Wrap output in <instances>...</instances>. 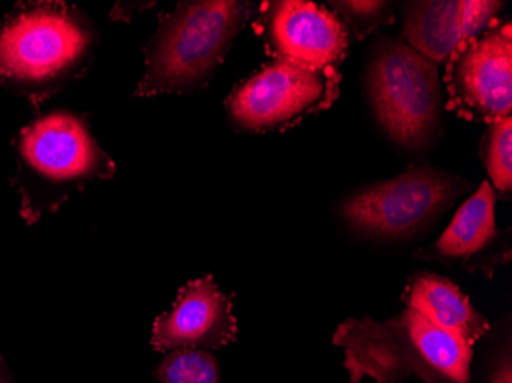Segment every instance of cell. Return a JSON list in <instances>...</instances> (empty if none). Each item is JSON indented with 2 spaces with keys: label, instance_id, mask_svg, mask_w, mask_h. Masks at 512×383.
Wrapping results in <instances>:
<instances>
[{
  "label": "cell",
  "instance_id": "1",
  "mask_svg": "<svg viewBox=\"0 0 512 383\" xmlns=\"http://www.w3.org/2000/svg\"><path fill=\"white\" fill-rule=\"evenodd\" d=\"M97 45L96 25L80 8L17 2L0 17V88L40 108L86 76Z\"/></svg>",
  "mask_w": 512,
  "mask_h": 383
},
{
  "label": "cell",
  "instance_id": "6",
  "mask_svg": "<svg viewBox=\"0 0 512 383\" xmlns=\"http://www.w3.org/2000/svg\"><path fill=\"white\" fill-rule=\"evenodd\" d=\"M467 181L433 166H410L342 204L347 223L373 238H411L465 192Z\"/></svg>",
  "mask_w": 512,
  "mask_h": 383
},
{
  "label": "cell",
  "instance_id": "16",
  "mask_svg": "<svg viewBox=\"0 0 512 383\" xmlns=\"http://www.w3.org/2000/svg\"><path fill=\"white\" fill-rule=\"evenodd\" d=\"M332 5L352 25L359 39H364L376 27L387 22L385 2H333Z\"/></svg>",
  "mask_w": 512,
  "mask_h": 383
},
{
  "label": "cell",
  "instance_id": "4",
  "mask_svg": "<svg viewBox=\"0 0 512 383\" xmlns=\"http://www.w3.org/2000/svg\"><path fill=\"white\" fill-rule=\"evenodd\" d=\"M249 2H181L161 17L145 46V76L137 97L198 91L211 80L237 34L252 16Z\"/></svg>",
  "mask_w": 512,
  "mask_h": 383
},
{
  "label": "cell",
  "instance_id": "15",
  "mask_svg": "<svg viewBox=\"0 0 512 383\" xmlns=\"http://www.w3.org/2000/svg\"><path fill=\"white\" fill-rule=\"evenodd\" d=\"M485 161L494 189L509 194L512 189V117L491 123L486 138Z\"/></svg>",
  "mask_w": 512,
  "mask_h": 383
},
{
  "label": "cell",
  "instance_id": "8",
  "mask_svg": "<svg viewBox=\"0 0 512 383\" xmlns=\"http://www.w3.org/2000/svg\"><path fill=\"white\" fill-rule=\"evenodd\" d=\"M450 111L471 122L512 114L511 22L488 28L450 57L445 71Z\"/></svg>",
  "mask_w": 512,
  "mask_h": 383
},
{
  "label": "cell",
  "instance_id": "13",
  "mask_svg": "<svg viewBox=\"0 0 512 383\" xmlns=\"http://www.w3.org/2000/svg\"><path fill=\"white\" fill-rule=\"evenodd\" d=\"M496 236V190L490 181H483L476 194L457 210L450 226L425 252L427 258L465 261L485 249Z\"/></svg>",
  "mask_w": 512,
  "mask_h": 383
},
{
  "label": "cell",
  "instance_id": "10",
  "mask_svg": "<svg viewBox=\"0 0 512 383\" xmlns=\"http://www.w3.org/2000/svg\"><path fill=\"white\" fill-rule=\"evenodd\" d=\"M237 334L232 299L207 275L183 285L171 310L155 319L151 347L161 353L181 348H224L237 339Z\"/></svg>",
  "mask_w": 512,
  "mask_h": 383
},
{
  "label": "cell",
  "instance_id": "19",
  "mask_svg": "<svg viewBox=\"0 0 512 383\" xmlns=\"http://www.w3.org/2000/svg\"><path fill=\"white\" fill-rule=\"evenodd\" d=\"M0 383H14L10 370H8L7 364H5L2 356H0Z\"/></svg>",
  "mask_w": 512,
  "mask_h": 383
},
{
  "label": "cell",
  "instance_id": "9",
  "mask_svg": "<svg viewBox=\"0 0 512 383\" xmlns=\"http://www.w3.org/2000/svg\"><path fill=\"white\" fill-rule=\"evenodd\" d=\"M261 28L276 59L325 69L336 68L347 54L344 23L327 8L307 0L266 2Z\"/></svg>",
  "mask_w": 512,
  "mask_h": 383
},
{
  "label": "cell",
  "instance_id": "14",
  "mask_svg": "<svg viewBox=\"0 0 512 383\" xmlns=\"http://www.w3.org/2000/svg\"><path fill=\"white\" fill-rule=\"evenodd\" d=\"M152 377L158 383H220V367L207 350L181 348L169 351Z\"/></svg>",
  "mask_w": 512,
  "mask_h": 383
},
{
  "label": "cell",
  "instance_id": "17",
  "mask_svg": "<svg viewBox=\"0 0 512 383\" xmlns=\"http://www.w3.org/2000/svg\"><path fill=\"white\" fill-rule=\"evenodd\" d=\"M502 2H486V0H463L462 33L463 45L476 39L493 27L497 13L502 10Z\"/></svg>",
  "mask_w": 512,
  "mask_h": 383
},
{
  "label": "cell",
  "instance_id": "7",
  "mask_svg": "<svg viewBox=\"0 0 512 383\" xmlns=\"http://www.w3.org/2000/svg\"><path fill=\"white\" fill-rule=\"evenodd\" d=\"M339 83L341 74L336 68L312 69L275 59L232 92L227 112L243 131L290 128L330 108L338 99Z\"/></svg>",
  "mask_w": 512,
  "mask_h": 383
},
{
  "label": "cell",
  "instance_id": "2",
  "mask_svg": "<svg viewBox=\"0 0 512 383\" xmlns=\"http://www.w3.org/2000/svg\"><path fill=\"white\" fill-rule=\"evenodd\" d=\"M333 344L344 351L350 383L364 377L399 383L411 376L427 383L471 382L473 347L411 308L385 322L347 319L336 328Z\"/></svg>",
  "mask_w": 512,
  "mask_h": 383
},
{
  "label": "cell",
  "instance_id": "18",
  "mask_svg": "<svg viewBox=\"0 0 512 383\" xmlns=\"http://www.w3.org/2000/svg\"><path fill=\"white\" fill-rule=\"evenodd\" d=\"M491 383H512V368L509 357L505 361L500 362L499 367L494 371Z\"/></svg>",
  "mask_w": 512,
  "mask_h": 383
},
{
  "label": "cell",
  "instance_id": "11",
  "mask_svg": "<svg viewBox=\"0 0 512 383\" xmlns=\"http://www.w3.org/2000/svg\"><path fill=\"white\" fill-rule=\"evenodd\" d=\"M404 301L437 327L457 334L473 347L490 331V322L471 305L468 296L454 282L436 273L414 276Z\"/></svg>",
  "mask_w": 512,
  "mask_h": 383
},
{
  "label": "cell",
  "instance_id": "3",
  "mask_svg": "<svg viewBox=\"0 0 512 383\" xmlns=\"http://www.w3.org/2000/svg\"><path fill=\"white\" fill-rule=\"evenodd\" d=\"M16 171L11 186L20 197V217L28 226L56 213L94 181L111 180L114 160L89 129L88 118L56 109L34 118L13 140Z\"/></svg>",
  "mask_w": 512,
  "mask_h": 383
},
{
  "label": "cell",
  "instance_id": "12",
  "mask_svg": "<svg viewBox=\"0 0 512 383\" xmlns=\"http://www.w3.org/2000/svg\"><path fill=\"white\" fill-rule=\"evenodd\" d=\"M463 0L408 4L404 37L407 45L433 63H447L463 45Z\"/></svg>",
  "mask_w": 512,
  "mask_h": 383
},
{
  "label": "cell",
  "instance_id": "5",
  "mask_svg": "<svg viewBox=\"0 0 512 383\" xmlns=\"http://www.w3.org/2000/svg\"><path fill=\"white\" fill-rule=\"evenodd\" d=\"M368 95L379 125L399 145L422 148L433 138L442 103L439 71L407 43L384 37L376 45Z\"/></svg>",
  "mask_w": 512,
  "mask_h": 383
}]
</instances>
